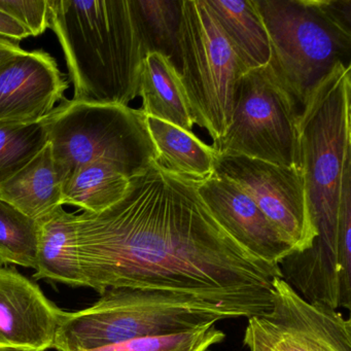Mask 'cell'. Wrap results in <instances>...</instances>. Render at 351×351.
<instances>
[{
  "label": "cell",
  "instance_id": "obj_11",
  "mask_svg": "<svg viewBox=\"0 0 351 351\" xmlns=\"http://www.w3.org/2000/svg\"><path fill=\"white\" fill-rule=\"evenodd\" d=\"M34 281L0 267V351H46L64 317Z\"/></svg>",
  "mask_w": 351,
  "mask_h": 351
},
{
  "label": "cell",
  "instance_id": "obj_7",
  "mask_svg": "<svg viewBox=\"0 0 351 351\" xmlns=\"http://www.w3.org/2000/svg\"><path fill=\"white\" fill-rule=\"evenodd\" d=\"M180 73L193 120L217 143L231 123L244 71L205 0H182Z\"/></svg>",
  "mask_w": 351,
  "mask_h": 351
},
{
  "label": "cell",
  "instance_id": "obj_24",
  "mask_svg": "<svg viewBox=\"0 0 351 351\" xmlns=\"http://www.w3.org/2000/svg\"><path fill=\"white\" fill-rule=\"evenodd\" d=\"M0 11L19 22L32 36H42L50 28L49 0H0Z\"/></svg>",
  "mask_w": 351,
  "mask_h": 351
},
{
  "label": "cell",
  "instance_id": "obj_15",
  "mask_svg": "<svg viewBox=\"0 0 351 351\" xmlns=\"http://www.w3.org/2000/svg\"><path fill=\"white\" fill-rule=\"evenodd\" d=\"M75 213L58 206L42 219L34 276L71 287H86L80 267Z\"/></svg>",
  "mask_w": 351,
  "mask_h": 351
},
{
  "label": "cell",
  "instance_id": "obj_4",
  "mask_svg": "<svg viewBox=\"0 0 351 351\" xmlns=\"http://www.w3.org/2000/svg\"><path fill=\"white\" fill-rule=\"evenodd\" d=\"M271 47L268 66L300 108L339 63L351 66V0H254Z\"/></svg>",
  "mask_w": 351,
  "mask_h": 351
},
{
  "label": "cell",
  "instance_id": "obj_20",
  "mask_svg": "<svg viewBox=\"0 0 351 351\" xmlns=\"http://www.w3.org/2000/svg\"><path fill=\"white\" fill-rule=\"evenodd\" d=\"M131 1L147 52L164 55L178 69L182 0Z\"/></svg>",
  "mask_w": 351,
  "mask_h": 351
},
{
  "label": "cell",
  "instance_id": "obj_2",
  "mask_svg": "<svg viewBox=\"0 0 351 351\" xmlns=\"http://www.w3.org/2000/svg\"><path fill=\"white\" fill-rule=\"evenodd\" d=\"M75 101L129 106L147 54L131 0H49Z\"/></svg>",
  "mask_w": 351,
  "mask_h": 351
},
{
  "label": "cell",
  "instance_id": "obj_26",
  "mask_svg": "<svg viewBox=\"0 0 351 351\" xmlns=\"http://www.w3.org/2000/svg\"><path fill=\"white\" fill-rule=\"evenodd\" d=\"M26 53L27 51L21 48L18 43L0 38V65L5 64L17 57L23 56Z\"/></svg>",
  "mask_w": 351,
  "mask_h": 351
},
{
  "label": "cell",
  "instance_id": "obj_9",
  "mask_svg": "<svg viewBox=\"0 0 351 351\" xmlns=\"http://www.w3.org/2000/svg\"><path fill=\"white\" fill-rule=\"evenodd\" d=\"M215 172L247 194L295 252H303L312 245L317 232L301 168L215 154Z\"/></svg>",
  "mask_w": 351,
  "mask_h": 351
},
{
  "label": "cell",
  "instance_id": "obj_14",
  "mask_svg": "<svg viewBox=\"0 0 351 351\" xmlns=\"http://www.w3.org/2000/svg\"><path fill=\"white\" fill-rule=\"evenodd\" d=\"M141 108L147 118L158 119L192 132L195 123L182 75L160 53H147L139 77Z\"/></svg>",
  "mask_w": 351,
  "mask_h": 351
},
{
  "label": "cell",
  "instance_id": "obj_3",
  "mask_svg": "<svg viewBox=\"0 0 351 351\" xmlns=\"http://www.w3.org/2000/svg\"><path fill=\"white\" fill-rule=\"evenodd\" d=\"M351 66L336 65L311 92L298 119L299 163L316 239L351 240V213H340L345 173L351 167Z\"/></svg>",
  "mask_w": 351,
  "mask_h": 351
},
{
  "label": "cell",
  "instance_id": "obj_12",
  "mask_svg": "<svg viewBox=\"0 0 351 351\" xmlns=\"http://www.w3.org/2000/svg\"><path fill=\"white\" fill-rule=\"evenodd\" d=\"M69 88L56 60L44 51L0 65V124L40 122L65 99Z\"/></svg>",
  "mask_w": 351,
  "mask_h": 351
},
{
  "label": "cell",
  "instance_id": "obj_1",
  "mask_svg": "<svg viewBox=\"0 0 351 351\" xmlns=\"http://www.w3.org/2000/svg\"><path fill=\"white\" fill-rule=\"evenodd\" d=\"M202 180L176 176L157 162L132 178L121 200L75 217L86 287L192 295L233 318L270 310L279 266L256 258L215 221L201 199Z\"/></svg>",
  "mask_w": 351,
  "mask_h": 351
},
{
  "label": "cell",
  "instance_id": "obj_23",
  "mask_svg": "<svg viewBox=\"0 0 351 351\" xmlns=\"http://www.w3.org/2000/svg\"><path fill=\"white\" fill-rule=\"evenodd\" d=\"M215 324L178 334L143 337L94 351H210L226 338L225 332Z\"/></svg>",
  "mask_w": 351,
  "mask_h": 351
},
{
  "label": "cell",
  "instance_id": "obj_18",
  "mask_svg": "<svg viewBox=\"0 0 351 351\" xmlns=\"http://www.w3.org/2000/svg\"><path fill=\"white\" fill-rule=\"evenodd\" d=\"M158 152L157 163L176 176L204 180L215 171V152L193 132L158 119L147 118Z\"/></svg>",
  "mask_w": 351,
  "mask_h": 351
},
{
  "label": "cell",
  "instance_id": "obj_25",
  "mask_svg": "<svg viewBox=\"0 0 351 351\" xmlns=\"http://www.w3.org/2000/svg\"><path fill=\"white\" fill-rule=\"evenodd\" d=\"M30 34L19 22L0 11V38H7L12 42L18 43L29 38Z\"/></svg>",
  "mask_w": 351,
  "mask_h": 351
},
{
  "label": "cell",
  "instance_id": "obj_28",
  "mask_svg": "<svg viewBox=\"0 0 351 351\" xmlns=\"http://www.w3.org/2000/svg\"><path fill=\"white\" fill-rule=\"evenodd\" d=\"M248 349H250V351H258L256 348H254V347H248Z\"/></svg>",
  "mask_w": 351,
  "mask_h": 351
},
{
  "label": "cell",
  "instance_id": "obj_6",
  "mask_svg": "<svg viewBox=\"0 0 351 351\" xmlns=\"http://www.w3.org/2000/svg\"><path fill=\"white\" fill-rule=\"evenodd\" d=\"M43 122L62 189L87 164H110L131 180L157 162L141 110L64 99Z\"/></svg>",
  "mask_w": 351,
  "mask_h": 351
},
{
  "label": "cell",
  "instance_id": "obj_10",
  "mask_svg": "<svg viewBox=\"0 0 351 351\" xmlns=\"http://www.w3.org/2000/svg\"><path fill=\"white\" fill-rule=\"evenodd\" d=\"M244 334L273 351H351L350 318L306 301L281 277L273 279L270 310L248 318Z\"/></svg>",
  "mask_w": 351,
  "mask_h": 351
},
{
  "label": "cell",
  "instance_id": "obj_8",
  "mask_svg": "<svg viewBox=\"0 0 351 351\" xmlns=\"http://www.w3.org/2000/svg\"><path fill=\"white\" fill-rule=\"evenodd\" d=\"M299 108L268 65L247 71L236 88L230 126L211 147L219 155L300 168Z\"/></svg>",
  "mask_w": 351,
  "mask_h": 351
},
{
  "label": "cell",
  "instance_id": "obj_21",
  "mask_svg": "<svg viewBox=\"0 0 351 351\" xmlns=\"http://www.w3.org/2000/svg\"><path fill=\"white\" fill-rule=\"evenodd\" d=\"M40 223L0 200V262L36 268Z\"/></svg>",
  "mask_w": 351,
  "mask_h": 351
},
{
  "label": "cell",
  "instance_id": "obj_16",
  "mask_svg": "<svg viewBox=\"0 0 351 351\" xmlns=\"http://www.w3.org/2000/svg\"><path fill=\"white\" fill-rule=\"evenodd\" d=\"M238 60L247 73L267 66L271 47L254 0H205Z\"/></svg>",
  "mask_w": 351,
  "mask_h": 351
},
{
  "label": "cell",
  "instance_id": "obj_22",
  "mask_svg": "<svg viewBox=\"0 0 351 351\" xmlns=\"http://www.w3.org/2000/svg\"><path fill=\"white\" fill-rule=\"evenodd\" d=\"M44 122L0 124V184L25 167L46 145Z\"/></svg>",
  "mask_w": 351,
  "mask_h": 351
},
{
  "label": "cell",
  "instance_id": "obj_13",
  "mask_svg": "<svg viewBox=\"0 0 351 351\" xmlns=\"http://www.w3.org/2000/svg\"><path fill=\"white\" fill-rule=\"evenodd\" d=\"M198 193L215 221L252 256L279 266L295 252L252 198L225 176L213 171Z\"/></svg>",
  "mask_w": 351,
  "mask_h": 351
},
{
  "label": "cell",
  "instance_id": "obj_5",
  "mask_svg": "<svg viewBox=\"0 0 351 351\" xmlns=\"http://www.w3.org/2000/svg\"><path fill=\"white\" fill-rule=\"evenodd\" d=\"M231 314L192 295L112 289L90 307L65 312L55 339L58 351H94L143 337L178 334L229 319Z\"/></svg>",
  "mask_w": 351,
  "mask_h": 351
},
{
  "label": "cell",
  "instance_id": "obj_19",
  "mask_svg": "<svg viewBox=\"0 0 351 351\" xmlns=\"http://www.w3.org/2000/svg\"><path fill=\"white\" fill-rule=\"evenodd\" d=\"M129 182L122 171L110 164H87L63 186V205H75L88 213H101L122 199Z\"/></svg>",
  "mask_w": 351,
  "mask_h": 351
},
{
  "label": "cell",
  "instance_id": "obj_27",
  "mask_svg": "<svg viewBox=\"0 0 351 351\" xmlns=\"http://www.w3.org/2000/svg\"><path fill=\"white\" fill-rule=\"evenodd\" d=\"M243 343L246 347H254L258 351H273L272 349L269 348L266 345L261 343L260 341L256 340V339L252 338L250 335L244 334Z\"/></svg>",
  "mask_w": 351,
  "mask_h": 351
},
{
  "label": "cell",
  "instance_id": "obj_17",
  "mask_svg": "<svg viewBox=\"0 0 351 351\" xmlns=\"http://www.w3.org/2000/svg\"><path fill=\"white\" fill-rule=\"evenodd\" d=\"M62 182L48 145L17 174L0 184V200L38 219L63 206Z\"/></svg>",
  "mask_w": 351,
  "mask_h": 351
}]
</instances>
